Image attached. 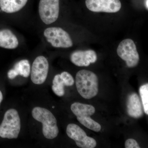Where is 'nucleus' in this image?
<instances>
[{"label":"nucleus","mask_w":148,"mask_h":148,"mask_svg":"<svg viewBox=\"0 0 148 148\" xmlns=\"http://www.w3.org/2000/svg\"><path fill=\"white\" fill-rule=\"evenodd\" d=\"M70 59L75 66L87 67L97 61V55L94 50H77L72 53Z\"/></svg>","instance_id":"obj_10"},{"label":"nucleus","mask_w":148,"mask_h":148,"mask_svg":"<svg viewBox=\"0 0 148 148\" xmlns=\"http://www.w3.org/2000/svg\"><path fill=\"white\" fill-rule=\"evenodd\" d=\"M52 86V90L56 95L59 97L64 96L65 94V83L61 78L60 74H57L54 77Z\"/></svg>","instance_id":"obj_16"},{"label":"nucleus","mask_w":148,"mask_h":148,"mask_svg":"<svg viewBox=\"0 0 148 148\" xmlns=\"http://www.w3.org/2000/svg\"><path fill=\"white\" fill-rule=\"evenodd\" d=\"M117 53L129 68L135 67L140 61V56L136 45L130 39H126L120 43L117 49Z\"/></svg>","instance_id":"obj_5"},{"label":"nucleus","mask_w":148,"mask_h":148,"mask_svg":"<svg viewBox=\"0 0 148 148\" xmlns=\"http://www.w3.org/2000/svg\"><path fill=\"white\" fill-rule=\"evenodd\" d=\"M77 119L79 122L80 123L90 130L95 131V132H99L101 130V125L93 120L90 116L84 117Z\"/></svg>","instance_id":"obj_17"},{"label":"nucleus","mask_w":148,"mask_h":148,"mask_svg":"<svg viewBox=\"0 0 148 148\" xmlns=\"http://www.w3.org/2000/svg\"><path fill=\"white\" fill-rule=\"evenodd\" d=\"M139 92L145 113L148 115V84L143 85L140 87Z\"/></svg>","instance_id":"obj_18"},{"label":"nucleus","mask_w":148,"mask_h":148,"mask_svg":"<svg viewBox=\"0 0 148 148\" xmlns=\"http://www.w3.org/2000/svg\"><path fill=\"white\" fill-rule=\"evenodd\" d=\"M75 83L78 92L85 99H91L98 94V77L92 71L82 70L78 72Z\"/></svg>","instance_id":"obj_1"},{"label":"nucleus","mask_w":148,"mask_h":148,"mask_svg":"<svg viewBox=\"0 0 148 148\" xmlns=\"http://www.w3.org/2000/svg\"><path fill=\"white\" fill-rule=\"evenodd\" d=\"M21 129V122L18 112L11 109L6 112L0 125V137L8 139H16Z\"/></svg>","instance_id":"obj_3"},{"label":"nucleus","mask_w":148,"mask_h":148,"mask_svg":"<svg viewBox=\"0 0 148 148\" xmlns=\"http://www.w3.org/2000/svg\"><path fill=\"white\" fill-rule=\"evenodd\" d=\"M125 148H140V146L135 140L128 139L126 140L125 144Z\"/></svg>","instance_id":"obj_20"},{"label":"nucleus","mask_w":148,"mask_h":148,"mask_svg":"<svg viewBox=\"0 0 148 148\" xmlns=\"http://www.w3.org/2000/svg\"><path fill=\"white\" fill-rule=\"evenodd\" d=\"M3 95L1 91L0 90V105H1V103L3 101Z\"/></svg>","instance_id":"obj_23"},{"label":"nucleus","mask_w":148,"mask_h":148,"mask_svg":"<svg viewBox=\"0 0 148 148\" xmlns=\"http://www.w3.org/2000/svg\"><path fill=\"white\" fill-rule=\"evenodd\" d=\"M49 64L47 59L42 56H38L32 64L31 78L32 82L36 84H42L47 79Z\"/></svg>","instance_id":"obj_8"},{"label":"nucleus","mask_w":148,"mask_h":148,"mask_svg":"<svg viewBox=\"0 0 148 148\" xmlns=\"http://www.w3.org/2000/svg\"><path fill=\"white\" fill-rule=\"evenodd\" d=\"M60 76L61 78L64 81L66 86H72L74 84L75 80L71 74L68 72H63L61 74Z\"/></svg>","instance_id":"obj_19"},{"label":"nucleus","mask_w":148,"mask_h":148,"mask_svg":"<svg viewBox=\"0 0 148 148\" xmlns=\"http://www.w3.org/2000/svg\"><path fill=\"white\" fill-rule=\"evenodd\" d=\"M145 5L146 9L148 10V0H145Z\"/></svg>","instance_id":"obj_22"},{"label":"nucleus","mask_w":148,"mask_h":148,"mask_svg":"<svg viewBox=\"0 0 148 148\" xmlns=\"http://www.w3.org/2000/svg\"><path fill=\"white\" fill-rule=\"evenodd\" d=\"M33 118L42 124V133L48 139H54L59 132L57 120L53 114L47 109L35 107L32 111Z\"/></svg>","instance_id":"obj_2"},{"label":"nucleus","mask_w":148,"mask_h":148,"mask_svg":"<svg viewBox=\"0 0 148 148\" xmlns=\"http://www.w3.org/2000/svg\"><path fill=\"white\" fill-rule=\"evenodd\" d=\"M59 0H40L38 12L40 18L47 25L55 22L59 13Z\"/></svg>","instance_id":"obj_6"},{"label":"nucleus","mask_w":148,"mask_h":148,"mask_svg":"<svg viewBox=\"0 0 148 148\" xmlns=\"http://www.w3.org/2000/svg\"><path fill=\"white\" fill-rule=\"evenodd\" d=\"M86 5L93 12L116 13L120 10V0H86Z\"/></svg>","instance_id":"obj_9"},{"label":"nucleus","mask_w":148,"mask_h":148,"mask_svg":"<svg viewBox=\"0 0 148 148\" xmlns=\"http://www.w3.org/2000/svg\"><path fill=\"white\" fill-rule=\"evenodd\" d=\"M17 75L27 78L31 73V66L29 61L23 59L17 62L14 66L13 69Z\"/></svg>","instance_id":"obj_15"},{"label":"nucleus","mask_w":148,"mask_h":148,"mask_svg":"<svg viewBox=\"0 0 148 148\" xmlns=\"http://www.w3.org/2000/svg\"><path fill=\"white\" fill-rule=\"evenodd\" d=\"M127 112L130 116L138 119L143 116V104L137 93L132 92L127 96Z\"/></svg>","instance_id":"obj_11"},{"label":"nucleus","mask_w":148,"mask_h":148,"mask_svg":"<svg viewBox=\"0 0 148 148\" xmlns=\"http://www.w3.org/2000/svg\"><path fill=\"white\" fill-rule=\"evenodd\" d=\"M28 0H0V8L5 13L18 12L25 6Z\"/></svg>","instance_id":"obj_13"},{"label":"nucleus","mask_w":148,"mask_h":148,"mask_svg":"<svg viewBox=\"0 0 148 148\" xmlns=\"http://www.w3.org/2000/svg\"><path fill=\"white\" fill-rule=\"evenodd\" d=\"M66 133L69 138L75 142L78 147L82 148H94L97 145L95 139L88 137L79 125L74 123L68 125Z\"/></svg>","instance_id":"obj_7"},{"label":"nucleus","mask_w":148,"mask_h":148,"mask_svg":"<svg viewBox=\"0 0 148 148\" xmlns=\"http://www.w3.org/2000/svg\"><path fill=\"white\" fill-rule=\"evenodd\" d=\"M44 35L48 42L53 47L68 48L73 46V41L69 33L60 27L47 28Z\"/></svg>","instance_id":"obj_4"},{"label":"nucleus","mask_w":148,"mask_h":148,"mask_svg":"<svg viewBox=\"0 0 148 148\" xmlns=\"http://www.w3.org/2000/svg\"><path fill=\"white\" fill-rule=\"evenodd\" d=\"M71 108L77 118L90 116L95 113V111L93 106L79 103H73Z\"/></svg>","instance_id":"obj_14"},{"label":"nucleus","mask_w":148,"mask_h":148,"mask_svg":"<svg viewBox=\"0 0 148 148\" xmlns=\"http://www.w3.org/2000/svg\"><path fill=\"white\" fill-rule=\"evenodd\" d=\"M17 76H18V75L13 69H11L8 73V76L10 79H14Z\"/></svg>","instance_id":"obj_21"},{"label":"nucleus","mask_w":148,"mask_h":148,"mask_svg":"<svg viewBox=\"0 0 148 148\" xmlns=\"http://www.w3.org/2000/svg\"><path fill=\"white\" fill-rule=\"evenodd\" d=\"M18 45L17 37L10 30H0V47L7 49H14Z\"/></svg>","instance_id":"obj_12"}]
</instances>
